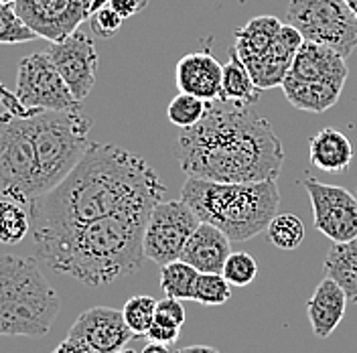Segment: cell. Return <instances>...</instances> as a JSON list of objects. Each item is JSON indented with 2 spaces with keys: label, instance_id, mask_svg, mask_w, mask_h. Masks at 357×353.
I'll list each match as a JSON object with an SVG mask.
<instances>
[{
  "label": "cell",
  "instance_id": "4dcf8cb0",
  "mask_svg": "<svg viewBox=\"0 0 357 353\" xmlns=\"http://www.w3.org/2000/svg\"><path fill=\"white\" fill-rule=\"evenodd\" d=\"M222 274L231 287H248L258 274V262L248 252H231L223 264Z\"/></svg>",
  "mask_w": 357,
  "mask_h": 353
},
{
  "label": "cell",
  "instance_id": "e0dca14e",
  "mask_svg": "<svg viewBox=\"0 0 357 353\" xmlns=\"http://www.w3.org/2000/svg\"><path fill=\"white\" fill-rule=\"evenodd\" d=\"M303 41H305V37L301 35V31L296 27H292L290 22H284L274 45L258 61H254L248 67L256 86L260 89H272L276 86H282L290 66H292V59H294V55H296Z\"/></svg>",
  "mask_w": 357,
  "mask_h": 353
},
{
  "label": "cell",
  "instance_id": "f546056e",
  "mask_svg": "<svg viewBox=\"0 0 357 353\" xmlns=\"http://www.w3.org/2000/svg\"><path fill=\"white\" fill-rule=\"evenodd\" d=\"M39 35L22 21L15 4L0 2V45L31 43Z\"/></svg>",
  "mask_w": 357,
  "mask_h": 353
},
{
  "label": "cell",
  "instance_id": "484cf974",
  "mask_svg": "<svg viewBox=\"0 0 357 353\" xmlns=\"http://www.w3.org/2000/svg\"><path fill=\"white\" fill-rule=\"evenodd\" d=\"M266 236L278 250H296L305 240V223L294 213H276L268 223Z\"/></svg>",
  "mask_w": 357,
  "mask_h": 353
},
{
  "label": "cell",
  "instance_id": "7bdbcfd3",
  "mask_svg": "<svg viewBox=\"0 0 357 353\" xmlns=\"http://www.w3.org/2000/svg\"><path fill=\"white\" fill-rule=\"evenodd\" d=\"M0 197H2V193H0Z\"/></svg>",
  "mask_w": 357,
  "mask_h": 353
},
{
  "label": "cell",
  "instance_id": "f1b7e54d",
  "mask_svg": "<svg viewBox=\"0 0 357 353\" xmlns=\"http://www.w3.org/2000/svg\"><path fill=\"white\" fill-rule=\"evenodd\" d=\"M229 296H231V285L223 278L222 272H199L193 301L205 307H220L229 301Z\"/></svg>",
  "mask_w": 357,
  "mask_h": 353
},
{
  "label": "cell",
  "instance_id": "6da1fadb",
  "mask_svg": "<svg viewBox=\"0 0 357 353\" xmlns=\"http://www.w3.org/2000/svg\"><path fill=\"white\" fill-rule=\"evenodd\" d=\"M165 193V183L144 158L116 144L91 142L59 185L29 203L33 243L66 236L112 213L153 209Z\"/></svg>",
  "mask_w": 357,
  "mask_h": 353
},
{
  "label": "cell",
  "instance_id": "f35d334b",
  "mask_svg": "<svg viewBox=\"0 0 357 353\" xmlns=\"http://www.w3.org/2000/svg\"><path fill=\"white\" fill-rule=\"evenodd\" d=\"M110 4V0H91V6H89V15L91 13H96V10H100L102 6H108Z\"/></svg>",
  "mask_w": 357,
  "mask_h": 353
},
{
  "label": "cell",
  "instance_id": "5b68a950",
  "mask_svg": "<svg viewBox=\"0 0 357 353\" xmlns=\"http://www.w3.org/2000/svg\"><path fill=\"white\" fill-rule=\"evenodd\" d=\"M61 310V299L35 258L0 256V337H43Z\"/></svg>",
  "mask_w": 357,
  "mask_h": 353
},
{
  "label": "cell",
  "instance_id": "ffe728a7",
  "mask_svg": "<svg viewBox=\"0 0 357 353\" xmlns=\"http://www.w3.org/2000/svg\"><path fill=\"white\" fill-rule=\"evenodd\" d=\"M351 140L337 128H323L314 134L309 142V158L312 167L323 173L339 175L351 167L354 160Z\"/></svg>",
  "mask_w": 357,
  "mask_h": 353
},
{
  "label": "cell",
  "instance_id": "d590c367",
  "mask_svg": "<svg viewBox=\"0 0 357 353\" xmlns=\"http://www.w3.org/2000/svg\"><path fill=\"white\" fill-rule=\"evenodd\" d=\"M53 353H100L96 352L91 345H88L86 341H82V339H77V337H71V335H67L66 339L53 350Z\"/></svg>",
  "mask_w": 357,
  "mask_h": 353
},
{
  "label": "cell",
  "instance_id": "5bb4252c",
  "mask_svg": "<svg viewBox=\"0 0 357 353\" xmlns=\"http://www.w3.org/2000/svg\"><path fill=\"white\" fill-rule=\"evenodd\" d=\"M15 8L22 21L49 43L63 41L89 19V0H17Z\"/></svg>",
  "mask_w": 357,
  "mask_h": 353
},
{
  "label": "cell",
  "instance_id": "e575fe53",
  "mask_svg": "<svg viewBox=\"0 0 357 353\" xmlns=\"http://www.w3.org/2000/svg\"><path fill=\"white\" fill-rule=\"evenodd\" d=\"M110 6L122 19H130L149 6V0H110Z\"/></svg>",
  "mask_w": 357,
  "mask_h": 353
},
{
  "label": "cell",
  "instance_id": "30bf717a",
  "mask_svg": "<svg viewBox=\"0 0 357 353\" xmlns=\"http://www.w3.org/2000/svg\"><path fill=\"white\" fill-rule=\"evenodd\" d=\"M199 223L201 220L197 213L181 197L158 201L151 209L144 227V256L158 266L178 260L183 246Z\"/></svg>",
  "mask_w": 357,
  "mask_h": 353
},
{
  "label": "cell",
  "instance_id": "d6986e66",
  "mask_svg": "<svg viewBox=\"0 0 357 353\" xmlns=\"http://www.w3.org/2000/svg\"><path fill=\"white\" fill-rule=\"evenodd\" d=\"M347 303H349L347 294L331 278L325 276V280L317 285L307 303V313H309L312 333L319 339L329 337L339 327V323L345 317Z\"/></svg>",
  "mask_w": 357,
  "mask_h": 353
},
{
  "label": "cell",
  "instance_id": "83f0119b",
  "mask_svg": "<svg viewBox=\"0 0 357 353\" xmlns=\"http://www.w3.org/2000/svg\"><path fill=\"white\" fill-rule=\"evenodd\" d=\"M205 110H207V102L205 100L181 91L178 96H175L171 100V104L167 108V118H169L171 124H175V126H178L183 130V128L195 126L201 118L205 116Z\"/></svg>",
  "mask_w": 357,
  "mask_h": 353
},
{
  "label": "cell",
  "instance_id": "277c9868",
  "mask_svg": "<svg viewBox=\"0 0 357 353\" xmlns=\"http://www.w3.org/2000/svg\"><path fill=\"white\" fill-rule=\"evenodd\" d=\"M181 199L191 205L201 221L220 227L234 242H248L266 232L278 213L280 191L276 181L220 183L187 176Z\"/></svg>",
  "mask_w": 357,
  "mask_h": 353
},
{
  "label": "cell",
  "instance_id": "3957f363",
  "mask_svg": "<svg viewBox=\"0 0 357 353\" xmlns=\"http://www.w3.org/2000/svg\"><path fill=\"white\" fill-rule=\"evenodd\" d=\"M151 209H130L89 221L66 236L35 243L39 260L53 272L86 287H108L134 274L144 256V227Z\"/></svg>",
  "mask_w": 357,
  "mask_h": 353
},
{
  "label": "cell",
  "instance_id": "44dd1931",
  "mask_svg": "<svg viewBox=\"0 0 357 353\" xmlns=\"http://www.w3.org/2000/svg\"><path fill=\"white\" fill-rule=\"evenodd\" d=\"M282 24L284 22L280 19L270 17V15L254 17L245 22L242 29H238L234 33V47L231 49L238 53V57L244 61V66L250 67L274 45Z\"/></svg>",
  "mask_w": 357,
  "mask_h": 353
},
{
  "label": "cell",
  "instance_id": "1f68e13d",
  "mask_svg": "<svg viewBox=\"0 0 357 353\" xmlns=\"http://www.w3.org/2000/svg\"><path fill=\"white\" fill-rule=\"evenodd\" d=\"M124 19L112 8L110 4L108 6H102L100 10L91 13L89 15V27H91V33L100 39H110L114 37L120 27H122Z\"/></svg>",
  "mask_w": 357,
  "mask_h": 353
},
{
  "label": "cell",
  "instance_id": "9a60e30c",
  "mask_svg": "<svg viewBox=\"0 0 357 353\" xmlns=\"http://www.w3.org/2000/svg\"><path fill=\"white\" fill-rule=\"evenodd\" d=\"M69 335L86 341L100 353L120 352L134 337L124 321L122 310L112 307H91L84 310L71 325Z\"/></svg>",
  "mask_w": 357,
  "mask_h": 353
},
{
  "label": "cell",
  "instance_id": "4fadbf2b",
  "mask_svg": "<svg viewBox=\"0 0 357 353\" xmlns=\"http://www.w3.org/2000/svg\"><path fill=\"white\" fill-rule=\"evenodd\" d=\"M51 61L66 80L67 88L77 102H84L96 86L98 51L96 43L84 31H73L63 41L49 45L47 49Z\"/></svg>",
  "mask_w": 357,
  "mask_h": 353
},
{
  "label": "cell",
  "instance_id": "cb8c5ba5",
  "mask_svg": "<svg viewBox=\"0 0 357 353\" xmlns=\"http://www.w3.org/2000/svg\"><path fill=\"white\" fill-rule=\"evenodd\" d=\"M197 276L199 272L193 266L178 258L169 264L160 266V288L165 296L178 299V301H193Z\"/></svg>",
  "mask_w": 357,
  "mask_h": 353
},
{
  "label": "cell",
  "instance_id": "7a4b0ae2",
  "mask_svg": "<svg viewBox=\"0 0 357 353\" xmlns=\"http://www.w3.org/2000/svg\"><path fill=\"white\" fill-rule=\"evenodd\" d=\"M177 158L187 176L220 183L276 181L284 147L272 122L254 106L207 102L205 116L177 136Z\"/></svg>",
  "mask_w": 357,
  "mask_h": 353
},
{
  "label": "cell",
  "instance_id": "836d02e7",
  "mask_svg": "<svg viewBox=\"0 0 357 353\" xmlns=\"http://www.w3.org/2000/svg\"><path fill=\"white\" fill-rule=\"evenodd\" d=\"M144 337H146L149 341H155V343L173 345V343H177V339L181 337V327H175V325H167V323L155 321Z\"/></svg>",
  "mask_w": 357,
  "mask_h": 353
},
{
  "label": "cell",
  "instance_id": "ac0fdd59",
  "mask_svg": "<svg viewBox=\"0 0 357 353\" xmlns=\"http://www.w3.org/2000/svg\"><path fill=\"white\" fill-rule=\"evenodd\" d=\"M229 254H231V240L220 227L201 221L197 230L183 246L181 260L193 266L197 272H222Z\"/></svg>",
  "mask_w": 357,
  "mask_h": 353
},
{
  "label": "cell",
  "instance_id": "603a6c76",
  "mask_svg": "<svg viewBox=\"0 0 357 353\" xmlns=\"http://www.w3.org/2000/svg\"><path fill=\"white\" fill-rule=\"evenodd\" d=\"M325 276L335 280L347 299L357 305V238L333 242L325 256Z\"/></svg>",
  "mask_w": 357,
  "mask_h": 353
},
{
  "label": "cell",
  "instance_id": "60d3db41",
  "mask_svg": "<svg viewBox=\"0 0 357 353\" xmlns=\"http://www.w3.org/2000/svg\"><path fill=\"white\" fill-rule=\"evenodd\" d=\"M116 353H136L134 350H128V347H124V350H120V352H116Z\"/></svg>",
  "mask_w": 357,
  "mask_h": 353
},
{
  "label": "cell",
  "instance_id": "2e32d148",
  "mask_svg": "<svg viewBox=\"0 0 357 353\" xmlns=\"http://www.w3.org/2000/svg\"><path fill=\"white\" fill-rule=\"evenodd\" d=\"M222 75L223 66L211 55V51L185 53L175 67L177 88L185 93L197 96L205 102L220 100Z\"/></svg>",
  "mask_w": 357,
  "mask_h": 353
},
{
  "label": "cell",
  "instance_id": "b9f144b4",
  "mask_svg": "<svg viewBox=\"0 0 357 353\" xmlns=\"http://www.w3.org/2000/svg\"><path fill=\"white\" fill-rule=\"evenodd\" d=\"M0 2H6V4H15L17 0H0Z\"/></svg>",
  "mask_w": 357,
  "mask_h": 353
},
{
  "label": "cell",
  "instance_id": "4316f807",
  "mask_svg": "<svg viewBox=\"0 0 357 353\" xmlns=\"http://www.w3.org/2000/svg\"><path fill=\"white\" fill-rule=\"evenodd\" d=\"M122 315H124L128 329L134 333V337H144L151 329V325L155 323L156 299L149 294L130 296L122 309Z\"/></svg>",
  "mask_w": 357,
  "mask_h": 353
},
{
  "label": "cell",
  "instance_id": "d4e9b609",
  "mask_svg": "<svg viewBox=\"0 0 357 353\" xmlns=\"http://www.w3.org/2000/svg\"><path fill=\"white\" fill-rule=\"evenodd\" d=\"M31 232V216L29 209L19 201L0 197V243L15 246L26 238Z\"/></svg>",
  "mask_w": 357,
  "mask_h": 353
},
{
  "label": "cell",
  "instance_id": "52a82bcc",
  "mask_svg": "<svg viewBox=\"0 0 357 353\" xmlns=\"http://www.w3.org/2000/svg\"><path fill=\"white\" fill-rule=\"evenodd\" d=\"M347 75L343 55L325 45L303 41L280 88L292 108L321 114L339 102Z\"/></svg>",
  "mask_w": 357,
  "mask_h": 353
},
{
  "label": "cell",
  "instance_id": "9c48e42d",
  "mask_svg": "<svg viewBox=\"0 0 357 353\" xmlns=\"http://www.w3.org/2000/svg\"><path fill=\"white\" fill-rule=\"evenodd\" d=\"M287 22L305 41L325 45L343 57L357 49V19L345 0H290Z\"/></svg>",
  "mask_w": 357,
  "mask_h": 353
},
{
  "label": "cell",
  "instance_id": "74e56055",
  "mask_svg": "<svg viewBox=\"0 0 357 353\" xmlns=\"http://www.w3.org/2000/svg\"><path fill=\"white\" fill-rule=\"evenodd\" d=\"M140 353H173L171 352V345H162V343H155V341H149L142 352Z\"/></svg>",
  "mask_w": 357,
  "mask_h": 353
},
{
  "label": "cell",
  "instance_id": "8d00e7d4",
  "mask_svg": "<svg viewBox=\"0 0 357 353\" xmlns=\"http://www.w3.org/2000/svg\"><path fill=\"white\" fill-rule=\"evenodd\" d=\"M173 353H220L211 345H191V347H178Z\"/></svg>",
  "mask_w": 357,
  "mask_h": 353
},
{
  "label": "cell",
  "instance_id": "8fae6325",
  "mask_svg": "<svg viewBox=\"0 0 357 353\" xmlns=\"http://www.w3.org/2000/svg\"><path fill=\"white\" fill-rule=\"evenodd\" d=\"M17 100L24 108L39 110H82L66 80L51 61L49 53H33L19 63L17 71Z\"/></svg>",
  "mask_w": 357,
  "mask_h": 353
},
{
  "label": "cell",
  "instance_id": "d6a6232c",
  "mask_svg": "<svg viewBox=\"0 0 357 353\" xmlns=\"http://www.w3.org/2000/svg\"><path fill=\"white\" fill-rule=\"evenodd\" d=\"M155 321L167 323V325H175V327H183V323H185V307L181 305L178 299L165 296L162 301H156Z\"/></svg>",
  "mask_w": 357,
  "mask_h": 353
},
{
  "label": "cell",
  "instance_id": "ab89813d",
  "mask_svg": "<svg viewBox=\"0 0 357 353\" xmlns=\"http://www.w3.org/2000/svg\"><path fill=\"white\" fill-rule=\"evenodd\" d=\"M345 4L349 6V10L354 13V17L357 19V0H345Z\"/></svg>",
  "mask_w": 357,
  "mask_h": 353
},
{
  "label": "cell",
  "instance_id": "7402d4cb",
  "mask_svg": "<svg viewBox=\"0 0 357 353\" xmlns=\"http://www.w3.org/2000/svg\"><path fill=\"white\" fill-rule=\"evenodd\" d=\"M262 89L256 86L252 73L234 49H229V59L223 66L222 93L220 102L234 106H254L260 100Z\"/></svg>",
  "mask_w": 357,
  "mask_h": 353
},
{
  "label": "cell",
  "instance_id": "8992f818",
  "mask_svg": "<svg viewBox=\"0 0 357 353\" xmlns=\"http://www.w3.org/2000/svg\"><path fill=\"white\" fill-rule=\"evenodd\" d=\"M33 140L39 165V193L59 185L88 153L91 118L82 110L31 112Z\"/></svg>",
  "mask_w": 357,
  "mask_h": 353
},
{
  "label": "cell",
  "instance_id": "ba28073f",
  "mask_svg": "<svg viewBox=\"0 0 357 353\" xmlns=\"http://www.w3.org/2000/svg\"><path fill=\"white\" fill-rule=\"evenodd\" d=\"M0 112V193L29 207L39 193V165L31 112Z\"/></svg>",
  "mask_w": 357,
  "mask_h": 353
},
{
  "label": "cell",
  "instance_id": "7c38bea8",
  "mask_svg": "<svg viewBox=\"0 0 357 353\" xmlns=\"http://www.w3.org/2000/svg\"><path fill=\"white\" fill-rule=\"evenodd\" d=\"M305 189L312 205L314 227L331 242H349L357 238V199L347 189L307 179Z\"/></svg>",
  "mask_w": 357,
  "mask_h": 353
}]
</instances>
